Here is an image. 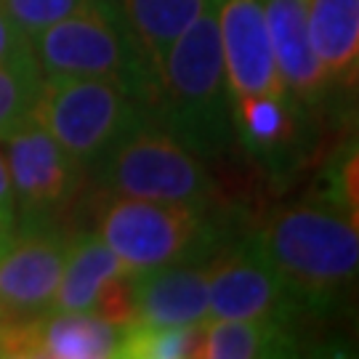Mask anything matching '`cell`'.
<instances>
[{
    "mask_svg": "<svg viewBox=\"0 0 359 359\" xmlns=\"http://www.w3.org/2000/svg\"><path fill=\"white\" fill-rule=\"evenodd\" d=\"M243 245L293 287L309 314L327 317L354 290L357 218L317 194L266 210Z\"/></svg>",
    "mask_w": 359,
    "mask_h": 359,
    "instance_id": "obj_1",
    "label": "cell"
},
{
    "mask_svg": "<svg viewBox=\"0 0 359 359\" xmlns=\"http://www.w3.org/2000/svg\"><path fill=\"white\" fill-rule=\"evenodd\" d=\"M218 0L168 48L147 96V115L200 160L226 157L234 142L231 96L218 43Z\"/></svg>",
    "mask_w": 359,
    "mask_h": 359,
    "instance_id": "obj_2",
    "label": "cell"
},
{
    "mask_svg": "<svg viewBox=\"0 0 359 359\" xmlns=\"http://www.w3.org/2000/svg\"><path fill=\"white\" fill-rule=\"evenodd\" d=\"M80 197L86 200L93 231L115 250L130 274L205 261L216 256L226 240V221L213 208L142 200L102 189Z\"/></svg>",
    "mask_w": 359,
    "mask_h": 359,
    "instance_id": "obj_3",
    "label": "cell"
},
{
    "mask_svg": "<svg viewBox=\"0 0 359 359\" xmlns=\"http://www.w3.org/2000/svg\"><path fill=\"white\" fill-rule=\"evenodd\" d=\"M32 120L86 176L149 115L123 83L109 77H43Z\"/></svg>",
    "mask_w": 359,
    "mask_h": 359,
    "instance_id": "obj_4",
    "label": "cell"
},
{
    "mask_svg": "<svg viewBox=\"0 0 359 359\" xmlns=\"http://www.w3.org/2000/svg\"><path fill=\"white\" fill-rule=\"evenodd\" d=\"M93 189L160 203L218 208V181L205 160L147 120L117 142L88 173Z\"/></svg>",
    "mask_w": 359,
    "mask_h": 359,
    "instance_id": "obj_5",
    "label": "cell"
},
{
    "mask_svg": "<svg viewBox=\"0 0 359 359\" xmlns=\"http://www.w3.org/2000/svg\"><path fill=\"white\" fill-rule=\"evenodd\" d=\"M29 51L43 77H109L147 109L149 77L115 0H80L65 19L32 38Z\"/></svg>",
    "mask_w": 359,
    "mask_h": 359,
    "instance_id": "obj_6",
    "label": "cell"
},
{
    "mask_svg": "<svg viewBox=\"0 0 359 359\" xmlns=\"http://www.w3.org/2000/svg\"><path fill=\"white\" fill-rule=\"evenodd\" d=\"M3 142L16 203V226H62L86 189L88 176L32 117Z\"/></svg>",
    "mask_w": 359,
    "mask_h": 359,
    "instance_id": "obj_7",
    "label": "cell"
},
{
    "mask_svg": "<svg viewBox=\"0 0 359 359\" xmlns=\"http://www.w3.org/2000/svg\"><path fill=\"white\" fill-rule=\"evenodd\" d=\"M314 117L290 93H250L231 99V128L243 152L280 187L301 173L314 152Z\"/></svg>",
    "mask_w": 359,
    "mask_h": 359,
    "instance_id": "obj_8",
    "label": "cell"
},
{
    "mask_svg": "<svg viewBox=\"0 0 359 359\" xmlns=\"http://www.w3.org/2000/svg\"><path fill=\"white\" fill-rule=\"evenodd\" d=\"M306 317V306L293 287L243 243L221 248L210 258L208 322L269 320L298 325Z\"/></svg>",
    "mask_w": 359,
    "mask_h": 359,
    "instance_id": "obj_9",
    "label": "cell"
},
{
    "mask_svg": "<svg viewBox=\"0 0 359 359\" xmlns=\"http://www.w3.org/2000/svg\"><path fill=\"white\" fill-rule=\"evenodd\" d=\"M67 245L65 226H13L11 243L0 256V325L35 320L51 309Z\"/></svg>",
    "mask_w": 359,
    "mask_h": 359,
    "instance_id": "obj_10",
    "label": "cell"
},
{
    "mask_svg": "<svg viewBox=\"0 0 359 359\" xmlns=\"http://www.w3.org/2000/svg\"><path fill=\"white\" fill-rule=\"evenodd\" d=\"M123 327L90 311H46L35 320L0 325V357L109 359L117 357Z\"/></svg>",
    "mask_w": 359,
    "mask_h": 359,
    "instance_id": "obj_11",
    "label": "cell"
},
{
    "mask_svg": "<svg viewBox=\"0 0 359 359\" xmlns=\"http://www.w3.org/2000/svg\"><path fill=\"white\" fill-rule=\"evenodd\" d=\"M218 43L229 96L287 93L280 80L261 0H218Z\"/></svg>",
    "mask_w": 359,
    "mask_h": 359,
    "instance_id": "obj_12",
    "label": "cell"
},
{
    "mask_svg": "<svg viewBox=\"0 0 359 359\" xmlns=\"http://www.w3.org/2000/svg\"><path fill=\"white\" fill-rule=\"evenodd\" d=\"M266 27H269L271 51L277 62L280 80L295 102L311 112H333L335 104L346 99L335 88L330 75L320 65L311 48L306 25V0H261Z\"/></svg>",
    "mask_w": 359,
    "mask_h": 359,
    "instance_id": "obj_13",
    "label": "cell"
},
{
    "mask_svg": "<svg viewBox=\"0 0 359 359\" xmlns=\"http://www.w3.org/2000/svg\"><path fill=\"white\" fill-rule=\"evenodd\" d=\"M210 258L173 264L130 277V325L179 327L208 322Z\"/></svg>",
    "mask_w": 359,
    "mask_h": 359,
    "instance_id": "obj_14",
    "label": "cell"
},
{
    "mask_svg": "<svg viewBox=\"0 0 359 359\" xmlns=\"http://www.w3.org/2000/svg\"><path fill=\"white\" fill-rule=\"evenodd\" d=\"M311 48L344 96L359 77V0H306Z\"/></svg>",
    "mask_w": 359,
    "mask_h": 359,
    "instance_id": "obj_15",
    "label": "cell"
},
{
    "mask_svg": "<svg viewBox=\"0 0 359 359\" xmlns=\"http://www.w3.org/2000/svg\"><path fill=\"white\" fill-rule=\"evenodd\" d=\"M123 277H133L117 253L96 231H69L65 271L53 293L48 311H90L104 293V287Z\"/></svg>",
    "mask_w": 359,
    "mask_h": 359,
    "instance_id": "obj_16",
    "label": "cell"
},
{
    "mask_svg": "<svg viewBox=\"0 0 359 359\" xmlns=\"http://www.w3.org/2000/svg\"><path fill=\"white\" fill-rule=\"evenodd\" d=\"M208 3L210 0H115L144 72L149 77V88L168 48L205 11Z\"/></svg>",
    "mask_w": 359,
    "mask_h": 359,
    "instance_id": "obj_17",
    "label": "cell"
},
{
    "mask_svg": "<svg viewBox=\"0 0 359 359\" xmlns=\"http://www.w3.org/2000/svg\"><path fill=\"white\" fill-rule=\"evenodd\" d=\"M301 348L298 325L269 320L205 322L197 357L203 359H258L295 357Z\"/></svg>",
    "mask_w": 359,
    "mask_h": 359,
    "instance_id": "obj_18",
    "label": "cell"
},
{
    "mask_svg": "<svg viewBox=\"0 0 359 359\" xmlns=\"http://www.w3.org/2000/svg\"><path fill=\"white\" fill-rule=\"evenodd\" d=\"M40 86L43 72L32 51L0 62V142L32 115Z\"/></svg>",
    "mask_w": 359,
    "mask_h": 359,
    "instance_id": "obj_19",
    "label": "cell"
},
{
    "mask_svg": "<svg viewBox=\"0 0 359 359\" xmlns=\"http://www.w3.org/2000/svg\"><path fill=\"white\" fill-rule=\"evenodd\" d=\"M205 325H179V327H149L128 325L123 327L117 357L126 359H187L197 357Z\"/></svg>",
    "mask_w": 359,
    "mask_h": 359,
    "instance_id": "obj_20",
    "label": "cell"
},
{
    "mask_svg": "<svg viewBox=\"0 0 359 359\" xmlns=\"http://www.w3.org/2000/svg\"><path fill=\"white\" fill-rule=\"evenodd\" d=\"M357 139L338 144L317 179V197L357 218Z\"/></svg>",
    "mask_w": 359,
    "mask_h": 359,
    "instance_id": "obj_21",
    "label": "cell"
},
{
    "mask_svg": "<svg viewBox=\"0 0 359 359\" xmlns=\"http://www.w3.org/2000/svg\"><path fill=\"white\" fill-rule=\"evenodd\" d=\"M77 3L80 0H0V8L16 25V29L32 43L35 35H40L53 22L65 19Z\"/></svg>",
    "mask_w": 359,
    "mask_h": 359,
    "instance_id": "obj_22",
    "label": "cell"
},
{
    "mask_svg": "<svg viewBox=\"0 0 359 359\" xmlns=\"http://www.w3.org/2000/svg\"><path fill=\"white\" fill-rule=\"evenodd\" d=\"M16 226V203H13V187L6 165V154L0 149V234H11Z\"/></svg>",
    "mask_w": 359,
    "mask_h": 359,
    "instance_id": "obj_23",
    "label": "cell"
},
{
    "mask_svg": "<svg viewBox=\"0 0 359 359\" xmlns=\"http://www.w3.org/2000/svg\"><path fill=\"white\" fill-rule=\"evenodd\" d=\"M25 51H29V40L16 29V25L0 8V62Z\"/></svg>",
    "mask_w": 359,
    "mask_h": 359,
    "instance_id": "obj_24",
    "label": "cell"
},
{
    "mask_svg": "<svg viewBox=\"0 0 359 359\" xmlns=\"http://www.w3.org/2000/svg\"><path fill=\"white\" fill-rule=\"evenodd\" d=\"M13 234V231H11ZM11 234H0V256L6 253V248H8V243H11Z\"/></svg>",
    "mask_w": 359,
    "mask_h": 359,
    "instance_id": "obj_25",
    "label": "cell"
}]
</instances>
